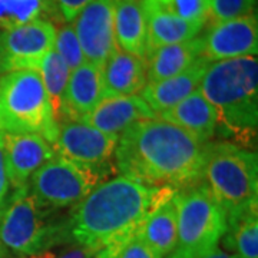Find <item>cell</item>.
Returning a JSON list of instances; mask_svg holds the SVG:
<instances>
[{
	"instance_id": "6da1fadb",
	"label": "cell",
	"mask_w": 258,
	"mask_h": 258,
	"mask_svg": "<svg viewBox=\"0 0 258 258\" xmlns=\"http://www.w3.org/2000/svg\"><path fill=\"white\" fill-rule=\"evenodd\" d=\"M205 148L169 122L141 120L119 135L115 168L139 184L176 191L204 179Z\"/></svg>"
},
{
	"instance_id": "7a4b0ae2",
	"label": "cell",
	"mask_w": 258,
	"mask_h": 258,
	"mask_svg": "<svg viewBox=\"0 0 258 258\" xmlns=\"http://www.w3.org/2000/svg\"><path fill=\"white\" fill-rule=\"evenodd\" d=\"M174 194L172 188H152L126 176L98 184L68 218L71 241L96 252L135 232L148 212Z\"/></svg>"
},
{
	"instance_id": "3957f363",
	"label": "cell",
	"mask_w": 258,
	"mask_h": 258,
	"mask_svg": "<svg viewBox=\"0 0 258 258\" xmlns=\"http://www.w3.org/2000/svg\"><path fill=\"white\" fill-rule=\"evenodd\" d=\"M198 91L215 111L217 135L252 148L258 129L257 56L211 62Z\"/></svg>"
},
{
	"instance_id": "277c9868",
	"label": "cell",
	"mask_w": 258,
	"mask_h": 258,
	"mask_svg": "<svg viewBox=\"0 0 258 258\" xmlns=\"http://www.w3.org/2000/svg\"><path fill=\"white\" fill-rule=\"evenodd\" d=\"M55 211L39 203L28 184L9 192L0 217V258L30 257L59 244L72 242L68 220H53Z\"/></svg>"
},
{
	"instance_id": "5b68a950",
	"label": "cell",
	"mask_w": 258,
	"mask_h": 258,
	"mask_svg": "<svg viewBox=\"0 0 258 258\" xmlns=\"http://www.w3.org/2000/svg\"><path fill=\"white\" fill-rule=\"evenodd\" d=\"M204 179L227 221L258 208L257 152L230 141L208 142Z\"/></svg>"
},
{
	"instance_id": "8992f818",
	"label": "cell",
	"mask_w": 258,
	"mask_h": 258,
	"mask_svg": "<svg viewBox=\"0 0 258 258\" xmlns=\"http://www.w3.org/2000/svg\"><path fill=\"white\" fill-rule=\"evenodd\" d=\"M57 122L37 71L0 76V131L35 134L53 145Z\"/></svg>"
},
{
	"instance_id": "52a82bcc",
	"label": "cell",
	"mask_w": 258,
	"mask_h": 258,
	"mask_svg": "<svg viewBox=\"0 0 258 258\" xmlns=\"http://www.w3.org/2000/svg\"><path fill=\"white\" fill-rule=\"evenodd\" d=\"M178 242L172 252L192 257L210 251L227 231V217L205 182L188 185L174 194Z\"/></svg>"
},
{
	"instance_id": "ba28073f",
	"label": "cell",
	"mask_w": 258,
	"mask_h": 258,
	"mask_svg": "<svg viewBox=\"0 0 258 258\" xmlns=\"http://www.w3.org/2000/svg\"><path fill=\"white\" fill-rule=\"evenodd\" d=\"M109 172L82 165L56 154L29 179V189L50 210L75 207Z\"/></svg>"
},
{
	"instance_id": "9c48e42d",
	"label": "cell",
	"mask_w": 258,
	"mask_h": 258,
	"mask_svg": "<svg viewBox=\"0 0 258 258\" xmlns=\"http://www.w3.org/2000/svg\"><path fill=\"white\" fill-rule=\"evenodd\" d=\"M55 23L33 20L0 30V76L16 71H36L53 49Z\"/></svg>"
},
{
	"instance_id": "30bf717a",
	"label": "cell",
	"mask_w": 258,
	"mask_h": 258,
	"mask_svg": "<svg viewBox=\"0 0 258 258\" xmlns=\"http://www.w3.org/2000/svg\"><path fill=\"white\" fill-rule=\"evenodd\" d=\"M119 137L105 134L82 120L59 123L53 148L60 157L111 174V158L115 155Z\"/></svg>"
},
{
	"instance_id": "8fae6325",
	"label": "cell",
	"mask_w": 258,
	"mask_h": 258,
	"mask_svg": "<svg viewBox=\"0 0 258 258\" xmlns=\"http://www.w3.org/2000/svg\"><path fill=\"white\" fill-rule=\"evenodd\" d=\"M113 5L115 0H92L72 22L85 60L101 68L118 49Z\"/></svg>"
},
{
	"instance_id": "7c38bea8",
	"label": "cell",
	"mask_w": 258,
	"mask_h": 258,
	"mask_svg": "<svg viewBox=\"0 0 258 258\" xmlns=\"http://www.w3.org/2000/svg\"><path fill=\"white\" fill-rule=\"evenodd\" d=\"M201 56L208 62L257 56L258 20L252 13L215 25L200 33Z\"/></svg>"
},
{
	"instance_id": "4fadbf2b",
	"label": "cell",
	"mask_w": 258,
	"mask_h": 258,
	"mask_svg": "<svg viewBox=\"0 0 258 258\" xmlns=\"http://www.w3.org/2000/svg\"><path fill=\"white\" fill-rule=\"evenodd\" d=\"M2 132L9 184L13 189H18L28 184L30 176L55 157V148L35 134Z\"/></svg>"
},
{
	"instance_id": "5bb4252c",
	"label": "cell",
	"mask_w": 258,
	"mask_h": 258,
	"mask_svg": "<svg viewBox=\"0 0 258 258\" xmlns=\"http://www.w3.org/2000/svg\"><path fill=\"white\" fill-rule=\"evenodd\" d=\"M105 98L102 68L91 62H83L71 71L66 83L63 101L57 123L64 120H81Z\"/></svg>"
},
{
	"instance_id": "9a60e30c",
	"label": "cell",
	"mask_w": 258,
	"mask_h": 258,
	"mask_svg": "<svg viewBox=\"0 0 258 258\" xmlns=\"http://www.w3.org/2000/svg\"><path fill=\"white\" fill-rule=\"evenodd\" d=\"M155 118L158 116L147 102L138 95H131L103 98L99 105L81 120L105 134L119 137L131 125Z\"/></svg>"
},
{
	"instance_id": "2e32d148",
	"label": "cell",
	"mask_w": 258,
	"mask_h": 258,
	"mask_svg": "<svg viewBox=\"0 0 258 258\" xmlns=\"http://www.w3.org/2000/svg\"><path fill=\"white\" fill-rule=\"evenodd\" d=\"M210 63L211 62L201 56L182 74L162 81L148 82L141 91V98L147 102V105L155 112V115L159 116L162 112L184 101L186 96H189L200 88V83Z\"/></svg>"
},
{
	"instance_id": "e0dca14e",
	"label": "cell",
	"mask_w": 258,
	"mask_h": 258,
	"mask_svg": "<svg viewBox=\"0 0 258 258\" xmlns=\"http://www.w3.org/2000/svg\"><path fill=\"white\" fill-rule=\"evenodd\" d=\"M159 119L184 129L200 144H208L217 137V115L212 105L198 89L184 101L159 115Z\"/></svg>"
},
{
	"instance_id": "ac0fdd59",
	"label": "cell",
	"mask_w": 258,
	"mask_h": 258,
	"mask_svg": "<svg viewBox=\"0 0 258 258\" xmlns=\"http://www.w3.org/2000/svg\"><path fill=\"white\" fill-rule=\"evenodd\" d=\"M102 74L105 98L137 95L148 83L147 59L118 47L103 64Z\"/></svg>"
},
{
	"instance_id": "d6986e66",
	"label": "cell",
	"mask_w": 258,
	"mask_h": 258,
	"mask_svg": "<svg viewBox=\"0 0 258 258\" xmlns=\"http://www.w3.org/2000/svg\"><path fill=\"white\" fill-rule=\"evenodd\" d=\"M139 237L158 258H166L178 242V218L174 197L148 212L138 227Z\"/></svg>"
},
{
	"instance_id": "ffe728a7",
	"label": "cell",
	"mask_w": 258,
	"mask_h": 258,
	"mask_svg": "<svg viewBox=\"0 0 258 258\" xmlns=\"http://www.w3.org/2000/svg\"><path fill=\"white\" fill-rule=\"evenodd\" d=\"M115 36L118 47L135 56H147V20L141 0H115Z\"/></svg>"
},
{
	"instance_id": "44dd1931",
	"label": "cell",
	"mask_w": 258,
	"mask_h": 258,
	"mask_svg": "<svg viewBox=\"0 0 258 258\" xmlns=\"http://www.w3.org/2000/svg\"><path fill=\"white\" fill-rule=\"evenodd\" d=\"M201 57L200 35L191 40L158 47L145 57L148 82L162 81L182 74Z\"/></svg>"
},
{
	"instance_id": "7402d4cb",
	"label": "cell",
	"mask_w": 258,
	"mask_h": 258,
	"mask_svg": "<svg viewBox=\"0 0 258 258\" xmlns=\"http://www.w3.org/2000/svg\"><path fill=\"white\" fill-rule=\"evenodd\" d=\"M142 9L147 20V56L158 47L191 40L205 28L204 25L188 22L161 10Z\"/></svg>"
},
{
	"instance_id": "603a6c76",
	"label": "cell",
	"mask_w": 258,
	"mask_h": 258,
	"mask_svg": "<svg viewBox=\"0 0 258 258\" xmlns=\"http://www.w3.org/2000/svg\"><path fill=\"white\" fill-rule=\"evenodd\" d=\"M60 18L56 0H0V30L33 20L55 23Z\"/></svg>"
},
{
	"instance_id": "cb8c5ba5",
	"label": "cell",
	"mask_w": 258,
	"mask_h": 258,
	"mask_svg": "<svg viewBox=\"0 0 258 258\" xmlns=\"http://www.w3.org/2000/svg\"><path fill=\"white\" fill-rule=\"evenodd\" d=\"M257 210H249L227 221L224 244L241 258H258Z\"/></svg>"
},
{
	"instance_id": "d4e9b609",
	"label": "cell",
	"mask_w": 258,
	"mask_h": 258,
	"mask_svg": "<svg viewBox=\"0 0 258 258\" xmlns=\"http://www.w3.org/2000/svg\"><path fill=\"white\" fill-rule=\"evenodd\" d=\"M36 71L42 79L45 89H46L49 102H50V106L53 111V116L57 122L59 115H60L66 83H68L69 75H71V69L68 68V64L64 63V60L59 56L55 49H52L42 59Z\"/></svg>"
},
{
	"instance_id": "484cf974",
	"label": "cell",
	"mask_w": 258,
	"mask_h": 258,
	"mask_svg": "<svg viewBox=\"0 0 258 258\" xmlns=\"http://www.w3.org/2000/svg\"><path fill=\"white\" fill-rule=\"evenodd\" d=\"M211 0H141L142 8L174 15L188 22L207 25Z\"/></svg>"
},
{
	"instance_id": "4316f807",
	"label": "cell",
	"mask_w": 258,
	"mask_h": 258,
	"mask_svg": "<svg viewBox=\"0 0 258 258\" xmlns=\"http://www.w3.org/2000/svg\"><path fill=\"white\" fill-rule=\"evenodd\" d=\"M93 258H158L139 237L138 230L95 252Z\"/></svg>"
},
{
	"instance_id": "83f0119b",
	"label": "cell",
	"mask_w": 258,
	"mask_h": 258,
	"mask_svg": "<svg viewBox=\"0 0 258 258\" xmlns=\"http://www.w3.org/2000/svg\"><path fill=\"white\" fill-rule=\"evenodd\" d=\"M53 49L63 59L71 71L76 69L85 62L82 47L79 45L72 23H63L62 26L56 28Z\"/></svg>"
},
{
	"instance_id": "f1b7e54d",
	"label": "cell",
	"mask_w": 258,
	"mask_h": 258,
	"mask_svg": "<svg viewBox=\"0 0 258 258\" xmlns=\"http://www.w3.org/2000/svg\"><path fill=\"white\" fill-rule=\"evenodd\" d=\"M257 0H211L208 9V25L221 23L232 19L255 13Z\"/></svg>"
},
{
	"instance_id": "f546056e",
	"label": "cell",
	"mask_w": 258,
	"mask_h": 258,
	"mask_svg": "<svg viewBox=\"0 0 258 258\" xmlns=\"http://www.w3.org/2000/svg\"><path fill=\"white\" fill-rule=\"evenodd\" d=\"M91 2L92 0H56V5L64 23H72L74 19L81 13V10Z\"/></svg>"
},
{
	"instance_id": "4dcf8cb0",
	"label": "cell",
	"mask_w": 258,
	"mask_h": 258,
	"mask_svg": "<svg viewBox=\"0 0 258 258\" xmlns=\"http://www.w3.org/2000/svg\"><path fill=\"white\" fill-rule=\"evenodd\" d=\"M95 257V251L89 248H85V247H75V248L66 249L60 254H56V252H52V251H42V252H37V254H33L29 258H93Z\"/></svg>"
},
{
	"instance_id": "1f68e13d",
	"label": "cell",
	"mask_w": 258,
	"mask_h": 258,
	"mask_svg": "<svg viewBox=\"0 0 258 258\" xmlns=\"http://www.w3.org/2000/svg\"><path fill=\"white\" fill-rule=\"evenodd\" d=\"M9 178L6 169V159H5V148H3V132L0 131V201H6L9 197Z\"/></svg>"
},
{
	"instance_id": "d6a6232c",
	"label": "cell",
	"mask_w": 258,
	"mask_h": 258,
	"mask_svg": "<svg viewBox=\"0 0 258 258\" xmlns=\"http://www.w3.org/2000/svg\"><path fill=\"white\" fill-rule=\"evenodd\" d=\"M166 258H241L238 255H235V254H228V252H225V251H222V249L218 248V245L217 247H214L210 251H207V252H203V254H198V255H192V257H185V255H179V254H176V252H171L169 255Z\"/></svg>"
},
{
	"instance_id": "836d02e7",
	"label": "cell",
	"mask_w": 258,
	"mask_h": 258,
	"mask_svg": "<svg viewBox=\"0 0 258 258\" xmlns=\"http://www.w3.org/2000/svg\"><path fill=\"white\" fill-rule=\"evenodd\" d=\"M6 204H8V200H6V201H0V217H2V214H3V211H5Z\"/></svg>"
}]
</instances>
